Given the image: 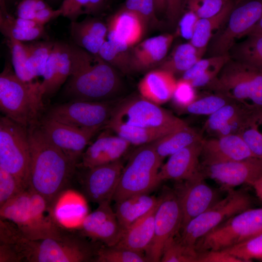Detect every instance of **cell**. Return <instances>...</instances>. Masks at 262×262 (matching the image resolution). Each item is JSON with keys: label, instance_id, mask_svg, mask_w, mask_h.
Returning <instances> with one entry per match:
<instances>
[{"label": "cell", "instance_id": "1", "mask_svg": "<svg viewBox=\"0 0 262 262\" xmlns=\"http://www.w3.org/2000/svg\"><path fill=\"white\" fill-rule=\"evenodd\" d=\"M38 122L27 129L31 150L29 187L43 196L49 207L68 187L77 164L50 141Z\"/></svg>", "mask_w": 262, "mask_h": 262}, {"label": "cell", "instance_id": "2", "mask_svg": "<svg viewBox=\"0 0 262 262\" xmlns=\"http://www.w3.org/2000/svg\"><path fill=\"white\" fill-rule=\"evenodd\" d=\"M78 232H66L61 238L30 240L12 222L0 219V243L10 245L19 260L26 262H87L98 249Z\"/></svg>", "mask_w": 262, "mask_h": 262}, {"label": "cell", "instance_id": "3", "mask_svg": "<svg viewBox=\"0 0 262 262\" xmlns=\"http://www.w3.org/2000/svg\"><path fill=\"white\" fill-rule=\"evenodd\" d=\"M70 46L72 70L65 94L71 100H112L122 83L117 70L98 55Z\"/></svg>", "mask_w": 262, "mask_h": 262}, {"label": "cell", "instance_id": "4", "mask_svg": "<svg viewBox=\"0 0 262 262\" xmlns=\"http://www.w3.org/2000/svg\"><path fill=\"white\" fill-rule=\"evenodd\" d=\"M0 219L13 223L30 240L59 238L66 232L53 221L45 199L29 187L0 207Z\"/></svg>", "mask_w": 262, "mask_h": 262}, {"label": "cell", "instance_id": "5", "mask_svg": "<svg viewBox=\"0 0 262 262\" xmlns=\"http://www.w3.org/2000/svg\"><path fill=\"white\" fill-rule=\"evenodd\" d=\"M44 108L40 82H24L5 66L0 75V109L4 116L28 129L39 121Z\"/></svg>", "mask_w": 262, "mask_h": 262}, {"label": "cell", "instance_id": "6", "mask_svg": "<svg viewBox=\"0 0 262 262\" xmlns=\"http://www.w3.org/2000/svg\"><path fill=\"white\" fill-rule=\"evenodd\" d=\"M248 108H262V69L233 59L206 87Z\"/></svg>", "mask_w": 262, "mask_h": 262}, {"label": "cell", "instance_id": "7", "mask_svg": "<svg viewBox=\"0 0 262 262\" xmlns=\"http://www.w3.org/2000/svg\"><path fill=\"white\" fill-rule=\"evenodd\" d=\"M162 162L150 143L137 148L123 167L113 200L117 202L155 189L161 182L158 173Z\"/></svg>", "mask_w": 262, "mask_h": 262}, {"label": "cell", "instance_id": "8", "mask_svg": "<svg viewBox=\"0 0 262 262\" xmlns=\"http://www.w3.org/2000/svg\"><path fill=\"white\" fill-rule=\"evenodd\" d=\"M108 123L170 132L188 126L183 120L142 96L127 98L115 104Z\"/></svg>", "mask_w": 262, "mask_h": 262}, {"label": "cell", "instance_id": "9", "mask_svg": "<svg viewBox=\"0 0 262 262\" xmlns=\"http://www.w3.org/2000/svg\"><path fill=\"white\" fill-rule=\"evenodd\" d=\"M262 232V208L247 209L224 221L196 243L197 252L222 250Z\"/></svg>", "mask_w": 262, "mask_h": 262}, {"label": "cell", "instance_id": "10", "mask_svg": "<svg viewBox=\"0 0 262 262\" xmlns=\"http://www.w3.org/2000/svg\"><path fill=\"white\" fill-rule=\"evenodd\" d=\"M31 150L27 129L5 116L0 118V167L25 188L29 184Z\"/></svg>", "mask_w": 262, "mask_h": 262}, {"label": "cell", "instance_id": "11", "mask_svg": "<svg viewBox=\"0 0 262 262\" xmlns=\"http://www.w3.org/2000/svg\"><path fill=\"white\" fill-rule=\"evenodd\" d=\"M251 204L250 197L244 191L229 190L225 197L190 221L181 229L180 239L195 247L200 238L229 218L250 208Z\"/></svg>", "mask_w": 262, "mask_h": 262}, {"label": "cell", "instance_id": "12", "mask_svg": "<svg viewBox=\"0 0 262 262\" xmlns=\"http://www.w3.org/2000/svg\"><path fill=\"white\" fill-rule=\"evenodd\" d=\"M115 105L112 100H70L52 107L47 116L79 128L100 129L107 125Z\"/></svg>", "mask_w": 262, "mask_h": 262}, {"label": "cell", "instance_id": "13", "mask_svg": "<svg viewBox=\"0 0 262 262\" xmlns=\"http://www.w3.org/2000/svg\"><path fill=\"white\" fill-rule=\"evenodd\" d=\"M262 17V0L236 3L225 28L213 37L209 47L210 56L229 54L237 39L245 36Z\"/></svg>", "mask_w": 262, "mask_h": 262}, {"label": "cell", "instance_id": "14", "mask_svg": "<svg viewBox=\"0 0 262 262\" xmlns=\"http://www.w3.org/2000/svg\"><path fill=\"white\" fill-rule=\"evenodd\" d=\"M181 221V209L176 193L165 189L160 196L156 211L153 239L145 251L148 262H161L165 244L180 230Z\"/></svg>", "mask_w": 262, "mask_h": 262}, {"label": "cell", "instance_id": "15", "mask_svg": "<svg viewBox=\"0 0 262 262\" xmlns=\"http://www.w3.org/2000/svg\"><path fill=\"white\" fill-rule=\"evenodd\" d=\"M205 178L202 172L187 180L178 181L174 190L181 211L180 229L220 199L216 190L205 182Z\"/></svg>", "mask_w": 262, "mask_h": 262}, {"label": "cell", "instance_id": "16", "mask_svg": "<svg viewBox=\"0 0 262 262\" xmlns=\"http://www.w3.org/2000/svg\"><path fill=\"white\" fill-rule=\"evenodd\" d=\"M38 123L50 141L77 165L88 143L100 130L79 128L47 115L40 118Z\"/></svg>", "mask_w": 262, "mask_h": 262}, {"label": "cell", "instance_id": "17", "mask_svg": "<svg viewBox=\"0 0 262 262\" xmlns=\"http://www.w3.org/2000/svg\"><path fill=\"white\" fill-rule=\"evenodd\" d=\"M201 166L205 177L214 180L227 191L244 184L252 186L262 177V159L256 157Z\"/></svg>", "mask_w": 262, "mask_h": 262}, {"label": "cell", "instance_id": "18", "mask_svg": "<svg viewBox=\"0 0 262 262\" xmlns=\"http://www.w3.org/2000/svg\"><path fill=\"white\" fill-rule=\"evenodd\" d=\"M87 198L74 189L61 191L49 205L53 221L64 231L78 232L89 213Z\"/></svg>", "mask_w": 262, "mask_h": 262}, {"label": "cell", "instance_id": "19", "mask_svg": "<svg viewBox=\"0 0 262 262\" xmlns=\"http://www.w3.org/2000/svg\"><path fill=\"white\" fill-rule=\"evenodd\" d=\"M123 169L119 159L108 164L86 168L82 180L83 194L89 201L98 204L110 203Z\"/></svg>", "mask_w": 262, "mask_h": 262}, {"label": "cell", "instance_id": "20", "mask_svg": "<svg viewBox=\"0 0 262 262\" xmlns=\"http://www.w3.org/2000/svg\"><path fill=\"white\" fill-rule=\"evenodd\" d=\"M85 217L78 232L85 237L114 246L120 241L124 230L121 227L110 203L99 204Z\"/></svg>", "mask_w": 262, "mask_h": 262}, {"label": "cell", "instance_id": "21", "mask_svg": "<svg viewBox=\"0 0 262 262\" xmlns=\"http://www.w3.org/2000/svg\"><path fill=\"white\" fill-rule=\"evenodd\" d=\"M255 157L238 134H231L211 139H203L201 165H208L242 160Z\"/></svg>", "mask_w": 262, "mask_h": 262}, {"label": "cell", "instance_id": "22", "mask_svg": "<svg viewBox=\"0 0 262 262\" xmlns=\"http://www.w3.org/2000/svg\"><path fill=\"white\" fill-rule=\"evenodd\" d=\"M107 25V40L125 50L141 41L147 27L139 16L124 8L113 15Z\"/></svg>", "mask_w": 262, "mask_h": 262}, {"label": "cell", "instance_id": "23", "mask_svg": "<svg viewBox=\"0 0 262 262\" xmlns=\"http://www.w3.org/2000/svg\"><path fill=\"white\" fill-rule=\"evenodd\" d=\"M202 140L169 156L167 162L159 170V180L161 182L165 180L183 181L201 173L199 160Z\"/></svg>", "mask_w": 262, "mask_h": 262}, {"label": "cell", "instance_id": "24", "mask_svg": "<svg viewBox=\"0 0 262 262\" xmlns=\"http://www.w3.org/2000/svg\"><path fill=\"white\" fill-rule=\"evenodd\" d=\"M172 34H164L140 41L130 49L131 71H144L161 64L166 58L174 39Z\"/></svg>", "mask_w": 262, "mask_h": 262}, {"label": "cell", "instance_id": "25", "mask_svg": "<svg viewBox=\"0 0 262 262\" xmlns=\"http://www.w3.org/2000/svg\"><path fill=\"white\" fill-rule=\"evenodd\" d=\"M130 145L117 135L102 133L84 151L77 167L89 168L119 160Z\"/></svg>", "mask_w": 262, "mask_h": 262}, {"label": "cell", "instance_id": "26", "mask_svg": "<svg viewBox=\"0 0 262 262\" xmlns=\"http://www.w3.org/2000/svg\"><path fill=\"white\" fill-rule=\"evenodd\" d=\"M177 82L174 74L159 68L147 72L138 89L141 96L160 105L172 98Z\"/></svg>", "mask_w": 262, "mask_h": 262}, {"label": "cell", "instance_id": "27", "mask_svg": "<svg viewBox=\"0 0 262 262\" xmlns=\"http://www.w3.org/2000/svg\"><path fill=\"white\" fill-rule=\"evenodd\" d=\"M108 31L107 24L97 18L73 21L70 24L71 37L76 46L95 55H98L106 40Z\"/></svg>", "mask_w": 262, "mask_h": 262}, {"label": "cell", "instance_id": "28", "mask_svg": "<svg viewBox=\"0 0 262 262\" xmlns=\"http://www.w3.org/2000/svg\"><path fill=\"white\" fill-rule=\"evenodd\" d=\"M159 201L160 199L150 211L124 230L120 241L114 246L137 252L145 251L153 239L155 214Z\"/></svg>", "mask_w": 262, "mask_h": 262}, {"label": "cell", "instance_id": "29", "mask_svg": "<svg viewBox=\"0 0 262 262\" xmlns=\"http://www.w3.org/2000/svg\"><path fill=\"white\" fill-rule=\"evenodd\" d=\"M159 199V197L139 194L115 202V212L121 227L125 230L154 207Z\"/></svg>", "mask_w": 262, "mask_h": 262}, {"label": "cell", "instance_id": "30", "mask_svg": "<svg viewBox=\"0 0 262 262\" xmlns=\"http://www.w3.org/2000/svg\"><path fill=\"white\" fill-rule=\"evenodd\" d=\"M235 4L234 0H229L217 14L211 17L198 18L190 42L205 52L213 32L226 22Z\"/></svg>", "mask_w": 262, "mask_h": 262}, {"label": "cell", "instance_id": "31", "mask_svg": "<svg viewBox=\"0 0 262 262\" xmlns=\"http://www.w3.org/2000/svg\"><path fill=\"white\" fill-rule=\"evenodd\" d=\"M203 139L202 135L197 131L187 126L169 133L150 144L163 161L165 157Z\"/></svg>", "mask_w": 262, "mask_h": 262}, {"label": "cell", "instance_id": "32", "mask_svg": "<svg viewBox=\"0 0 262 262\" xmlns=\"http://www.w3.org/2000/svg\"><path fill=\"white\" fill-rule=\"evenodd\" d=\"M237 134L255 157L262 159V108H246Z\"/></svg>", "mask_w": 262, "mask_h": 262}, {"label": "cell", "instance_id": "33", "mask_svg": "<svg viewBox=\"0 0 262 262\" xmlns=\"http://www.w3.org/2000/svg\"><path fill=\"white\" fill-rule=\"evenodd\" d=\"M205 52L198 49L190 42L177 46L170 55L165 58L159 68L174 75L183 73L202 58Z\"/></svg>", "mask_w": 262, "mask_h": 262}, {"label": "cell", "instance_id": "34", "mask_svg": "<svg viewBox=\"0 0 262 262\" xmlns=\"http://www.w3.org/2000/svg\"><path fill=\"white\" fill-rule=\"evenodd\" d=\"M245 36L243 41L232 47L230 57L262 69V33H250Z\"/></svg>", "mask_w": 262, "mask_h": 262}, {"label": "cell", "instance_id": "35", "mask_svg": "<svg viewBox=\"0 0 262 262\" xmlns=\"http://www.w3.org/2000/svg\"><path fill=\"white\" fill-rule=\"evenodd\" d=\"M244 107L235 101L224 105L209 115L204 124V129L216 137L230 134L231 126Z\"/></svg>", "mask_w": 262, "mask_h": 262}, {"label": "cell", "instance_id": "36", "mask_svg": "<svg viewBox=\"0 0 262 262\" xmlns=\"http://www.w3.org/2000/svg\"><path fill=\"white\" fill-rule=\"evenodd\" d=\"M106 126L131 145L140 146L151 143L172 132L165 130L141 128L115 123H108Z\"/></svg>", "mask_w": 262, "mask_h": 262}, {"label": "cell", "instance_id": "37", "mask_svg": "<svg viewBox=\"0 0 262 262\" xmlns=\"http://www.w3.org/2000/svg\"><path fill=\"white\" fill-rule=\"evenodd\" d=\"M54 43L51 41H41L26 44L28 52L27 66L35 78L43 76Z\"/></svg>", "mask_w": 262, "mask_h": 262}, {"label": "cell", "instance_id": "38", "mask_svg": "<svg viewBox=\"0 0 262 262\" xmlns=\"http://www.w3.org/2000/svg\"><path fill=\"white\" fill-rule=\"evenodd\" d=\"M198 253L195 247L183 243L176 236L169 239L163 248L161 262H197Z\"/></svg>", "mask_w": 262, "mask_h": 262}, {"label": "cell", "instance_id": "39", "mask_svg": "<svg viewBox=\"0 0 262 262\" xmlns=\"http://www.w3.org/2000/svg\"><path fill=\"white\" fill-rule=\"evenodd\" d=\"M63 43L55 42L53 49L47 62L43 81L40 82L44 99L55 94L58 90L59 60Z\"/></svg>", "mask_w": 262, "mask_h": 262}, {"label": "cell", "instance_id": "40", "mask_svg": "<svg viewBox=\"0 0 262 262\" xmlns=\"http://www.w3.org/2000/svg\"><path fill=\"white\" fill-rule=\"evenodd\" d=\"M107 0H64L60 8L62 16L76 21L82 14L95 15L104 8Z\"/></svg>", "mask_w": 262, "mask_h": 262}, {"label": "cell", "instance_id": "41", "mask_svg": "<svg viewBox=\"0 0 262 262\" xmlns=\"http://www.w3.org/2000/svg\"><path fill=\"white\" fill-rule=\"evenodd\" d=\"M7 15L0 14V30L7 38H12L20 42L37 40L45 34L44 26L25 28L16 26L8 18Z\"/></svg>", "mask_w": 262, "mask_h": 262}, {"label": "cell", "instance_id": "42", "mask_svg": "<svg viewBox=\"0 0 262 262\" xmlns=\"http://www.w3.org/2000/svg\"><path fill=\"white\" fill-rule=\"evenodd\" d=\"M7 45L10 49L13 70L21 80L27 82H35L36 79L27 66L28 52L26 44L12 38H7Z\"/></svg>", "mask_w": 262, "mask_h": 262}, {"label": "cell", "instance_id": "43", "mask_svg": "<svg viewBox=\"0 0 262 262\" xmlns=\"http://www.w3.org/2000/svg\"><path fill=\"white\" fill-rule=\"evenodd\" d=\"M97 262H144L148 260L143 252L115 246L98 248L94 260Z\"/></svg>", "mask_w": 262, "mask_h": 262}, {"label": "cell", "instance_id": "44", "mask_svg": "<svg viewBox=\"0 0 262 262\" xmlns=\"http://www.w3.org/2000/svg\"><path fill=\"white\" fill-rule=\"evenodd\" d=\"M234 101L218 93L196 98L181 110V112L195 115H208L213 113L224 105Z\"/></svg>", "mask_w": 262, "mask_h": 262}, {"label": "cell", "instance_id": "45", "mask_svg": "<svg viewBox=\"0 0 262 262\" xmlns=\"http://www.w3.org/2000/svg\"><path fill=\"white\" fill-rule=\"evenodd\" d=\"M98 55L116 70L127 74L131 72L130 50L118 48L106 40L100 49Z\"/></svg>", "mask_w": 262, "mask_h": 262}, {"label": "cell", "instance_id": "46", "mask_svg": "<svg viewBox=\"0 0 262 262\" xmlns=\"http://www.w3.org/2000/svg\"><path fill=\"white\" fill-rule=\"evenodd\" d=\"M224 250L242 262L262 261V232Z\"/></svg>", "mask_w": 262, "mask_h": 262}, {"label": "cell", "instance_id": "47", "mask_svg": "<svg viewBox=\"0 0 262 262\" xmlns=\"http://www.w3.org/2000/svg\"><path fill=\"white\" fill-rule=\"evenodd\" d=\"M123 8L139 16L147 26L158 25L154 0H126Z\"/></svg>", "mask_w": 262, "mask_h": 262}, {"label": "cell", "instance_id": "48", "mask_svg": "<svg viewBox=\"0 0 262 262\" xmlns=\"http://www.w3.org/2000/svg\"><path fill=\"white\" fill-rule=\"evenodd\" d=\"M26 189L14 175L0 167V207Z\"/></svg>", "mask_w": 262, "mask_h": 262}, {"label": "cell", "instance_id": "49", "mask_svg": "<svg viewBox=\"0 0 262 262\" xmlns=\"http://www.w3.org/2000/svg\"><path fill=\"white\" fill-rule=\"evenodd\" d=\"M185 0L188 10L195 13L198 18H202L211 17L217 14L229 0Z\"/></svg>", "mask_w": 262, "mask_h": 262}, {"label": "cell", "instance_id": "50", "mask_svg": "<svg viewBox=\"0 0 262 262\" xmlns=\"http://www.w3.org/2000/svg\"><path fill=\"white\" fill-rule=\"evenodd\" d=\"M229 58V54L201 58L182 74L181 79L190 81L215 66L225 64Z\"/></svg>", "mask_w": 262, "mask_h": 262}, {"label": "cell", "instance_id": "51", "mask_svg": "<svg viewBox=\"0 0 262 262\" xmlns=\"http://www.w3.org/2000/svg\"><path fill=\"white\" fill-rule=\"evenodd\" d=\"M196 98L195 88L189 81L181 78L177 81L171 98L177 108L182 110Z\"/></svg>", "mask_w": 262, "mask_h": 262}, {"label": "cell", "instance_id": "52", "mask_svg": "<svg viewBox=\"0 0 262 262\" xmlns=\"http://www.w3.org/2000/svg\"><path fill=\"white\" fill-rule=\"evenodd\" d=\"M197 253V262H242L224 250H205Z\"/></svg>", "mask_w": 262, "mask_h": 262}, {"label": "cell", "instance_id": "53", "mask_svg": "<svg viewBox=\"0 0 262 262\" xmlns=\"http://www.w3.org/2000/svg\"><path fill=\"white\" fill-rule=\"evenodd\" d=\"M198 17L192 11L188 10L180 19L179 31L182 37L191 39Z\"/></svg>", "mask_w": 262, "mask_h": 262}, {"label": "cell", "instance_id": "54", "mask_svg": "<svg viewBox=\"0 0 262 262\" xmlns=\"http://www.w3.org/2000/svg\"><path fill=\"white\" fill-rule=\"evenodd\" d=\"M185 0H166L165 14L169 22L174 26L179 21Z\"/></svg>", "mask_w": 262, "mask_h": 262}, {"label": "cell", "instance_id": "55", "mask_svg": "<svg viewBox=\"0 0 262 262\" xmlns=\"http://www.w3.org/2000/svg\"><path fill=\"white\" fill-rule=\"evenodd\" d=\"M37 0H22L17 5V17L34 19L37 12Z\"/></svg>", "mask_w": 262, "mask_h": 262}, {"label": "cell", "instance_id": "56", "mask_svg": "<svg viewBox=\"0 0 262 262\" xmlns=\"http://www.w3.org/2000/svg\"><path fill=\"white\" fill-rule=\"evenodd\" d=\"M62 11L59 8L53 10L50 6L37 12L33 20L39 25L44 26L50 20L62 16Z\"/></svg>", "mask_w": 262, "mask_h": 262}, {"label": "cell", "instance_id": "57", "mask_svg": "<svg viewBox=\"0 0 262 262\" xmlns=\"http://www.w3.org/2000/svg\"><path fill=\"white\" fill-rule=\"evenodd\" d=\"M0 262H20L16 251L10 245L0 243Z\"/></svg>", "mask_w": 262, "mask_h": 262}, {"label": "cell", "instance_id": "58", "mask_svg": "<svg viewBox=\"0 0 262 262\" xmlns=\"http://www.w3.org/2000/svg\"><path fill=\"white\" fill-rule=\"evenodd\" d=\"M7 16L13 23L20 27L31 28L38 26H41L38 25L33 19H26L18 17H14L9 14L7 15Z\"/></svg>", "mask_w": 262, "mask_h": 262}, {"label": "cell", "instance_id": "59", "mask_svg": "<svg viewBox=\"0 0 262 262\" xmlns=\"http://www.w3.org/2000/svg\"><path fill=\"white\" fill-rule=\"evenodd\" d=\"M156 14L165 13L166 8V0H154Z\"/></svg>", "mask_w": 262, "mask_h": 262}, {"label": "cell", "instance_id": "60", "mask_svg": "<svg viewBox=\"0 0 262 262\" xmlns=\"http://www.w3.org/2000/svg\"><path fill=\"white\" fill-rule=\"evenodd\" d=\"M258 197L262 201V177L256 181L252 185Z\"/></svg>", "mask_w": 262, "mask_h": 262}, {"label": "cell", "instance_id": "61", "mask_svg": "<svg viewBox=\"0 0 262 262\" xmlns=\"http://www.w3.org/2000/svg\"><path fill=\"white\" fill-rule=\"evenodd\" d=\"M262 33V17L258 22L249 30L246 33Z\"/></svg>", "mask_w": 262, "mask_h": 262}, {"label": "cell", "instance_id": "62", "mask_svg": "<svg viewBox=\"0 0 262 262\" xmlns=\"http://www.w3.org/2000/svg\"><path fill=\"white\" fill-rule=\"evenodd\" d=\"M0 14H3L4 15H7L9 14L6 9V0H0Z\"/></svg>", "mask_w": 262, "mask_h": 262}, {"label": "cell", "instance_id": "63", "mask_svg": "<svg viewBox=\"0 0 262 262\" xmlns=\"http://www.w3.org/2000/svg\"><path fill=\"white\" fill-rule=\"evenodd\" d=\"M14 0H6V1H13Z\"/></svg>", "mask_w": 262, "mask_h": 262}, {"label": "cell", "instance_id": "64", "mask_svg": "<svg viewBox=\"0 0 262 262\" xmlns=\"http://www.w3.org/2000/svg\"><path fill=\"white\" fill-rule=\"evenodd\" d=\"M49 0V1H53V0Z\"/></svg>", "mask_w": 262, "mask_h": 262}]
</instances>
